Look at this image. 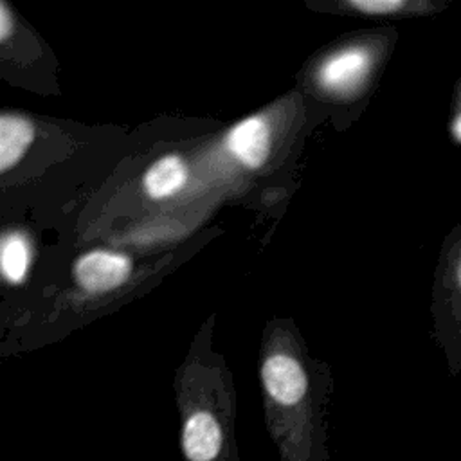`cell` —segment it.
Returning a JSON list of instances; mask_svg holds the SVG:
<instances>
[{"instance_id":"cell-6","label":"cell","mask_w":461,"mask_h":461,"mask_svg":"<svg viewBox=\"0 0 461 461\" xmlns=\"http://www.w3.org/2000/svg\"><path fill=\"white\" fill-rule=\"evenodd\" d=\"M0 267L4 279L11 285L25 279L31 267V245L23 234L16 230L4 232L0 241Z\"/></svg>"},{"instance_id":"cell-4","label":"cell","mask_w":461,"mask_h":461,"mask_svg":"<svg viewBox=\"0 0 461 461\" xmlns=\"http://www.w3.org/2000/svg\"><path fill=\"white\" fill-rule=\"evenodd\" d=\"M187 176V166L178 155H164L146 169L142 185L149 198L160 200L178 193L185 185Z\"/></svg>"},{"instance_id":"cell-8","label":"cell","mask_w":461,"mask_h":461,"mask_svg":"<svg viewBox=\"0 0 461 461\" xmlns=\"http://www.w3.org/2000/svg\"><path fill=\"white\" fill-rule=\"evenodd\" d=\"M13 32V20L7 5L2 2L0 4V40L5 41Z\"/></svg>"},{"instance_id":"cell-3","label":"cell","mask_w":461,"mask_h":461,"mask_svg":"<svg viewBox=\"0 0 461 461\" xmlns=\"http://www.w3.org/2000/svg\"><path fill=\"white\" fill-rule=\"evenodd\" d=\"M227 148L249 169L261 167L270 153V128L267 121L252 115L234 124L227 135Z\"/></svg>"},{"instance_id":"cell-5","label":"cell","mask_w":461,"mask_h":461,"mask_svg":"<svg viewBox=\"0 0 461 461\" xmlns=\"http://www.w3.org/2000/svg\"><path fill=\"white\" fill-rule=\"evenodd\" d=\"M34 139V126L22 115L4 113L0 117V169H11L27 151Z\"/></svg>"},{"instance_id":"cell-2","label":"cell","mask_w":461,"mask_h":461,"mask_svg":"<svg viewBox=\"0 0 461 461\" xmlns=\"http://www.w3.org/2000/svg\"><path fill=\"white\" fill-rule=\"evenodd\" d=\"M130 274L131 261L128 256L101 249L83 254L74 265V277L77 285L90 294L110 292L121 286Z\"/></svg>"},{"instance_id":"cell-7","label":"cell","mask_w":461,"mask_h":461,"mask_svg":"<svg viewBox=\"0 0 461 461\" xmlns=\"http://www.w3.org/2000/svg\"><path fill=\"white\" fill-rule=\"evenodd\" d=\"M348 5L364 14H398L403 11H427V4H411L403 0H349Z\"/></svg>"},{"instance_id":"cell-9","label":"cell","mask_w":461,"mask_h":461,"mask_svg":"<svg viewBox=\"0 0 461 461\" xmlns=\"http://www.w3.org/2000/svg\"><path fill=\"white\" fill-rule=\"evenodd\" d=\"M450 135H452V139H454L457 144H461V104H459V108H457V112H456V115H454V119H452Z\"/></svg>"},{"instance_id":"cell-1","label":"cell","mask_w":461,"mask_h":461,"mask_svg":"<svg viewBox=\"0 0 461 461\" xmlns=\"http://www.w3.org/2000/svg\"><path fill=\"white\" fill-rule=\"evenodd\" d=\"M373 65L369 49L351 45L328 56L317 68L319 85L331 94L349 95L366 81Z\"/></svg>"},{"instance_id":"cell-10","label":"cell","mask_w":461,"mask_h":461,"mask_svg":"<svg viewBox=\"0 0 461 461\" xmlns=\"http://www.w3.org/2000/svg\"><path fill=\"white\" fill-rule=\"evenodd\" d=\"M454 281H456V288L461 292V249L457 252V259L454 267Z\"/></svg>"}]
</instances>
